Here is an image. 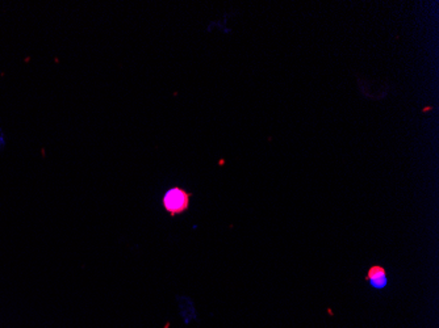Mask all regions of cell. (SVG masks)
I'll return each mask as SVG.
<instances>
[{"label": "cell", "mask_w": 439, "mask_h": 328, "mask_svg": "<svg viewBox=\"0 0 439 328\" xmlns=\"http://www.w3.org/2000/svg\"><path fill=\"white\" fill-rule=\"evenodd\" d=\"M191 196V193H188L183 188L173 187L164 193L163 199H162V205H163L164 210L171 217H175L178 214H183L188 210Z\"/></svg>", "instance_id": "obj_1"}, {"label": "cell", "mask_w": 439, "mask_h": 328, "mask_svg": "<svg viewBox=\"0 0 439 328\" xmlns=\"http://www.w3.org/2000/svg\"><path fill=\"white\" fill-rule=\"evenodd\" d=\"M364 280H366V282L368 283L371 288H373V289L376 290L385 289V288L388 286V283H389L387 269H385L383 265H379V264L371 265L370 269L367 271Z\"/></svg>", "instance_id": "obj_2"}]
</instances>
